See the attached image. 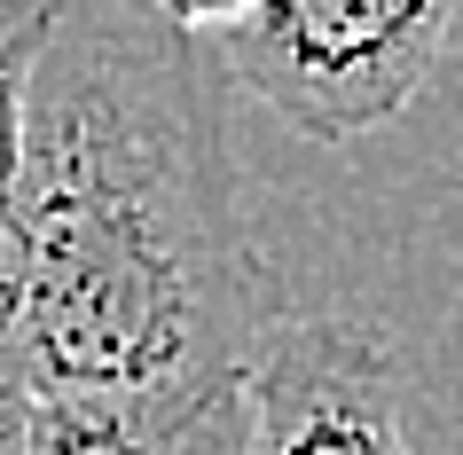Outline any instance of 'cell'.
<instances>
[{
	"label": "cell",
	"instance_id": "5",
	"mask_svg": "<svg viewBox=\"0 0 463 455\" xmlns=\"http://www.w3.org/2000/svg\"><path fill=\"white\" fill-rule=\"evenodd\" d=\"M55 0H0V213L24 189V142H32V71L48 48Z\"/></svg>",
	"mask_w": 463,
	"mask_h": 455
},
{
	"label": "cell",
	"instance_id": "7",
	"mask_svg": "<svg viewBox=\"0 0 463 455\" xmlns=\"http://www.w3.org/2000/svg\"><path fill=\"white\" fill-rule=\"evenodd\" d=\"M157 8H165L173 24H189V32H228L251 0H157Z\"/></svg>",
	"mask_w": 463,
	"mask_h": 455
},
{
	"label": "cell",
	"instance_id": "4",
	"mask_svg": "<svg viewBox=\"0 0 463 455\" xmlns=\"http://www.w3.org/2000/svg\"><path fill=\"white\" fill-rule=\"evenodd\" d=\"M251 377H213L157 401H40L32 455H251Z\"/></svg>",
	"mask_w": 463,
	"mask_h": 455
},
{
	"label": "cell",
	"instance_id": "3",
	"mask_svg": "<svg viewBox=\"0 0 463 455\" xmlns=\"http://www.w3.org/2000/svg\"><path fill=\"white\" fill-rule=\"evenodd\" d=\"M251 455H416L409 377L369 322H283L251 369Z\"/></svg>",
	"mask_w": 463,
	"mask_h": 455
},
{
	"label": "cell",
	"instance_id": "1",
	"mask_svg": "<svg viewBox=\"0 0 463 455\" xmlns=\"http://www.w3.org/2000/svg\"><path fill=\"white\" fill-rule=\"evenodd\" d=\"M16 220L40 401H157L260 369L268 260L236 220L220 55L157 0H55Z\"/></svg>",
	"mask_w": 463,
	"mask_h": 455
},
{
	"label": "cell",
	"instance_id": "6",
	"mask_svg": "<svg viewBox=\"0 0 463 455\" xmlns=\"http://www.w3.org/2000/svg\"><path fill=\"white\" fill-rule=\"evenodd\" d=\"M0 455H32V384H0Z\"/></svg>",
	"mask_w": 463,
	"mask_h": 455
},
{
	"label": "cell",
	"instance_id": "2",
	"mask_svg": "<svg viewBox=\"0 0 463 455\" xmlns=\"http://www.w3.org/2000/svg\"><path fill=\"white\" fill-rule=\"evenodd\" d=\"M463 0H251L220 32V63L298 142H362L392 126L456 40Z\"/></svg>",
	"mask_w": 463,
	"mask_h": 455
}]
</instances>
